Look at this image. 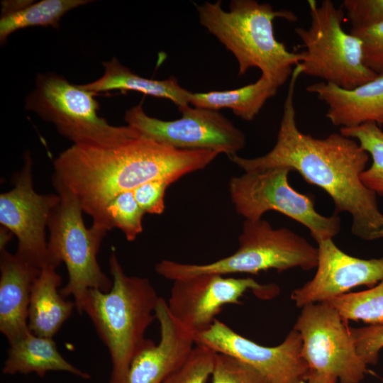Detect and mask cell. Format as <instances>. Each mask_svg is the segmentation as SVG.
Masks as SVG:
<instances>
[{
  "label": "cell",
  "mask_w": 383,
  "mask_h": 383,
  "mask_svg": "<svg viewBox=\"0 0 383 383\" xmlns=\"http://www.w3.org/2000/svg\"><path fill=\"white\" fill-rule=\"evenodd\" d=\"M308 28L294 32L305 50L299 63L302 74L317 77L344 89H353L378 75L364 62L362 42L343 28L345 12L331 0L319 4L309 0Z\"/></svg>",
  "instance_id": "obj_7"
},
{
  "label": "cell",
  "mask_w": 383,
  "mask_h": 383,
  "mask_svg": "<svg viewBox=\"0 0 383 383\" xmlns=\"http://www.w3.org/2000/svg\"><path fill=\"white\" fill-rule=\"evenodd\" d=\"M211 383H271L247 363L226 354L218 353Z\"/></svg>",
  "instance_id": "obj_27"
},
{
  "label": "cell",
  "mask_w": 383,
  "mask_h": 383,
  "mask_svg": "<svg viewBox=\"0 0 383 383\" xmlns=\"http://www.w3.org/2000/svg\"><path fill=\"white\" fill-rule=\"evenodd\" d=\"M280 87L275 80L261 74L256 82L234 89L192 92L189 104L195 107L216 111L228 108L238 117L250 121Z\"/></svg>",
  "instance_id": "obj_22"
},
{
  "label": "cell",
  "mask_w": 383,
  "mask_h": 383,
  "mask_svg": "<svg viewBox=\"0 0 383 383\" xmlns=\"http://www.w3.org/2000/svg\"><path fill=\"white\" fill-rule=\"evenodd\" d=\"M217 353L196 344L184 363L162 383H206L211 377Z\"/></svg>",
  "instance_id": "obj_26"
},
{
  "label": "cell",
  "mask_w": 383,
  "mask_h": 383,
  "mask_svg": "<svg viewBox=\"0 0 383 383\" xmlns=\"http://www.w3.org/2000/svg\"><path fill=\"white\" fill-rule=\"evenodd\" d=\"M296 65L289 79L283 112L274 147L265 155L229 159L245 172L285 167L299 173L311 184L325 191L334 204V214L352 216V233L364 240L383 238V213L377 194L361 180L369 155L353 138L333 133L323 138L301 132L296 124L294 93L301 74Z\"/></svg>",
  "instance_id": "obj_1"
},
{
  "label": "cell",
  "mask_w": 383,
  "mask_h": 383,
  "mask_svg": "<svg viewBox=\"0 0 383 383\" xmlns=\"http://www.w3.org/2000/svg\"><path fill=\"white\" fill-rule=\"evenodd\" d=\"M189 105L178 107L179 118L165 121L148 116L140 103L124 119L140 136L177 149L207 150L231 157L245 148L243 132L221 112Z\"/></svg>",
  "instance_id": "obj_10"
},
{
  "label": "cell",
  "mask_w": 383,
  "mask_h": 383,
  "mask_svg": "<svg viewBox=\"0 0 383 383\" xmlns=\"http://www.w3.org/2000/svg\"><path fill=\"white\" fill-rule=\"evenodd\" d=\"M8 356L2 372L13 375L17 373H35L43 377L51 371L66 372L82 379H90V374L69 362L60 353L52 338L40 337L30 331L9 344Z\"/></svg>",
  "instance_id": "obj_20"
},
{
  "label": "cell",
  "mask_w": 383,
  "mask_h": 383,
  "mask_svg": "<svg viewBox=\"0 0 383 383\" xmlns=\"http://www.w3.org/2000/svg\"><path fill=\"white\" fill-rule=\"evenodd\" d=\"M109 263L113 282L110 291L89 289L81 313L89 317L109 350V383H123L133 359L150 341L145 333L156 319L160 296L148 279L127 275L114 252Z\"/></svg>",
  "instance_id": "obj_4"
},
{
  "label": "cell",
  "mask_w": 383,
  "mask_h": 383,
  "mask_svg": "<svg viewBox=\"0 0 383 383\" xmlns=\"http://www.w3.org/2000/svg\"><path fill=\"white\" fill-rule=\"evenodd\" d=\"M350 32L362 42L366 66L377 74H383V23Z\"/></svg>",
  "instance_id": "obj_30"
},
{
  "label": "cell",
  "mask_w": 383,
  "mask_h": 383,
  "mask_svg": "<svg viewBox=\"0 0 383 383\" xmlns=\"http://www.w3.org/2000/svg\"><path fill=\"white\" fill-rule=\"evenodd\" d=\"M60 196L48 221L47 264L56 267L65 264L68 282L60 290L64 297L72 296L81 313L86 293L94 289L110 291L113 282L102 271L97 255L107 231L87 228L83 211L76 197L61 184L52 182Z\"/></svg>",
  "instance_id": "obj_6"
},
{
  "label": "cell",
  "mask_w": 383,
  "mask_h": 383,
  "mask_svg": "<svg viewBox=\"0 0 383 383\" xmlns=\"http://www.w3.org/2000/svg\"><path fill=\"white\" fill-rule=\"evenodd\" d=\"M291 171L277 167L233 177L228 189L235 211L249 221L260 220L266 212L276 211L306 227L317 243L333 239L340 232V218L318 213L312 197L291 187Z\"/></svg>",
  "instance_id": "obj_9"
},
{
  "label": "cell",
  "mask_w": 383,
  "mask_h": 383,
  "mask_svg": "<svg viewBox=\"0 0 383 383\" xmlns=\"http://www.w3.org/2000/svg\"><path fill=\"white\" fill-rule=\"evenodd\" d=\"M326 302L346 321L383 324V280L367 289L345 293Z\"/></svg>",
  "instance_id": "obj_24"
},
{
  "label": "cell",
  "mask_w": 383,
  "mask_h": 383,
  "mask_svg": "<svg viewBox=\"0 0 383 383\" xmlns=\"http://www.w3.org/2000/svg\"><path fill=\"white\" fill-rule=\"evenodd\" d=\"M317 244L314 276L291 293L296 307L327 301L357 287L370 288L383 280V255L371 259L355 257L341 250L333 239Z\"/></svg>",
  "instance_id": "obj_15"
},
{
  "label": "cell",
  "mask_w": 383,
  "mask_h": 383,
  "mask_svg": "<svg viewBox=\"0 0 383 383\" xmlns=\"http://www.w3.org/2000/svg\"><path fill=\"white\" fill-rule=\"evenodd\" d=\"M195 6L201 25L235 57L239 75L256 67L282 86L301 62V52L289 51L274 32V19L294 22V12L255 0H232L228 11L223 9L221 1Z\"/></svg>",
  "instance_id": "obj_3"
},
{
  "label": "cell",
  "mask_w": 383,
  "mask_h": 383,
  "mask_svg": "<svg viewBox=\"0 0 383 383\" xmlns=\"http://www.w3.org/2000/svg\"><path fill=\"white\" fill-rule=\"evenodd\" d=\"M238 243L234 253L211 263L185 264L163 260L155 265V272L174 281L202 274H257L271 269L309 271L317 267L318 248L290 229L274 228L262 218L245 220Z\"/></svg>",
  "instance_id": "obj_5"
},
{
  "label": "cell",
  "mask_w": 383,
  "mask_h": 383,
  "mask_svg": "<svg viewBox=\"0 0 383 383\" xmlns=\"http://www.w3.org/2000/svg\"><path fill=\"white\" fill-rule=\"evenodd\" d=\"M104 74L98 79L80 86L96 94L111 90L135 91L145 95L172 101L177 107L190 104L192 91L181 87L172 76L165 79H152L136 74L113 57L102 63Z\"/></svg>",
  "instance_id": "obj_21"
},
{
  "label": "cell",
  "mask_w": 383,
  "mask_h": 383,
  "mask_svg": "<svg viewBox=\"0 0 383 383\" xmlns=\"http://www.w3.org/2000/svg\"><path fill=\"white\" fill-rule=\"evenodd\" d=\"M219 153L182 150L137 135L109 147L72 145L54 160L52 181L70 191L93 226L112 229L106 208L119 194L152 180L172 184L204 169Z\"/></svg>",
  "instance_id": "obj_2"
},
{
  "label": "cell",
  "mask_w": 383,
  "mask_h": 383,
  "mask_svg": "<svg viewBox=\"0 0 383 383\" xmlns=\"http://www.w3.org/2000/svg\"><path fill=\"white\" fill-rule=\"evenodd\" d=\"M13 235V233L10 231L1 226L0 251L6 250V246L9 243Z\"/></svg>",
  "instance_id": "obj_33"
},
{
  "label": "cell",
  "mask_w": 383,
  "mask_h": 383,
  "mask_svg": "<svg viewBox=\"0 0 383 383\" xmlns=\"http://www.w3.org/2000/svg\"><path fill=\"white\" fill-rule=\"evenodd\" d=\"M341 6L351 24V30L383 23V0H344Z\"/></svg>",
  "instance_id": "obj_28"
},
{
  "label": "cell",
  "mask_w": 383,
  "mask_h": 383,
  "mask_svg": "<svg viewBox=\"0 0 383 383\" xmlns=\"http://www.w3.org/2000/svg\"><path fill=\"white\" fill-rule=\"evenodd\" d=\"M155 317L160 341L156 345L150 340L135 356L123 383H162L184 363L196 345L194 334L172 315L160 296Z\"/></svg>",
  "instance_id": "obj_16"
},
{
  "label": "cell",
  "mask_w": 383,
  "mask_h": 383,
  "mask_svg": "<svg viewBox=\"0 0 383 383\" xmlns=\"http://www.w3.org/2000/svg\"><path fill=\"white\" fill-rule=\"evenodd\" d=\"M357 352L367 365L378 362L383 349V324L350 327Z\"/></svg>",
  "instance_id": "obj_29"
},
{
  "label": "cell",
  "mask_w": 383,
  "mask_h": 383,
  "mask_svg": "<svg viewBox=\"0 0 383 383\" xmlns=\"http://www.w3.org/2000/svg\"><path fill=\"white\" fill-rule=\"evenodd\" d=\"M347 322L324 301L302 307L293 328L301 336L311 372L331 375L338 383H360L368 365L357 352Z\"/></svg>",
  "instance_id": "obj_11"
},
{
  "label": "cell",
  "mask_w": 383,
  "mask_h": 383,
  "mask_svg": "<svg viewBox=\"0 0 383 383\" xmlns=\"http://www.w3.org/2000/svg\"><path fill=\"white\" fill-rule=\"evenodd\" d=\"M89 0L4 1L0 18V42L19 29L33 26L57 28L69 11L91 2Z\"/></svg>",
  "instance_id": "obj_23"
},
{
  "label": "cell",
  "mask_w": 383,
  "mask_h": 383,
  "mask_svg": "<svg viewBox=\"0 0 383 383\" xmlns=\"http://www.w3.org/2000/svg\"><path fill=\"white\" fill-rule=\"evenodd\" d=\"M0 252V331L11 344L30 331V292L41 268L16 252Z\"/></svg>",
  "instance_id": "obj_17"
},
{
  "label": "cell",
  "mask_w": 383,
  "mask_h": 383,
  "mask_svg": "<svg viewBox=\"0 0 383 383\" xmlns=\"http://www.w3.org/2000/svg\"><path fill=\"white\" fill-rule=\"evenodd\" d=\"M171 184V182L165 180H152L133 191L136 201L145 214L163 213L165 209V192Z\"/></svg>",
  "instance_id": "obj_31"
},
{
  "label": "cell",
  "mask_w": 383,
  "mask_h": 383,
  "mask_svg": "<svg viewBox=\"0 0 383 383\" xmlns=\"http://www.w3.org/2000/svg\"><path fill=\"white\" fill-rule=\"evenodd\" d=\"M306 89L326 104V116L334 126L353 128L368 122L383 124V74L353 89L320 82Z\"/></svg>",
  "instance_id": "obj_18"
},
{
  "label": "cell",
  "mask_w": 383,
  "mask_h": 383,
  "mask_svg": "<svg viewBox=\"0 0 383 383\" xmlns=\"http://www.w3.org/2000/svg\"><path fill=\"white\" fill-rule=\"evenodd\" d=\"M307 383H338L331 375L311 372Z\"/></svg>",
  "instance_id": "obj_32"
},
{
  "label": "cell",
  "mask_w": 383,
  "mask_h": 383,
  "mask_svg": "<svg viewBox=\"0 0 383 383\" xmlns=\"http://www.w3.org/2000/svg\"><path fill=\"white\" fill-rule=\"evenodd\" d=\"M196 344L233 356L250 365L271 383H307L311 371L302 354L299 333L292 329L284 340L272 347L258 344L215 319L194 335Z\"/></svg>",
  "instance_id": "obj_14"
},
{
  "label": "cell",
  "mask_w": 383,
  "mask_h": 383,
  "mask_svg": "<svg viewBox=\"0 0 383 383\" xmlns=\"http://www.w3.org/2000/svg\"><path fill=\"white\" fill-rule=\"evenodd\" d=\"M106 212L112 228H117L128 241H133L143 231L145 213L136 201L133 191L124 192L108 204Z\"/></svg>",
  "instance_id": "obj_25"
},
{
  "label": "cell",
  "mask_w": 383,
  "mask_h": 383,
  "mask_svg": "<svg viewBox=\"0 0 383 383\" xmlns=\"http://www.w3.org/2000/svg\"><path fill=\"white\" fill-rule=\"evenodd\" d=\"M96 95L55 73H40L25 107L53 123L60 135L76 145L113 146L138 135L128 125L112 126L101 118Z\"/></svg>",
  "instance_id": "obj_8"
},
{
  "label": "cell",
  "mask_w": 383,
  "mask_h": 383,
  "mask_svg": "<svg viewBox=\"0 0 383 383\" xmlns=\"http://www.w3.org/2000/svg\"><path fill=\"white\" fill-rule=\"evenodd\" d=\"M13 187L0 194V223L18 240L16 253L35 266L47 264L45 231L60 201L56 194H38L33 187V161L24 155L22 169L13 174Z\"/></svg>",
  "instance_id": "obj_13"
},
{
  "label": "cell",
  "mask_w": 383,
  "mask_h": 383,
  "mask_svg": "<svg viewBox=\"0 0 383 383\" xmlns=\"http://www.w3.org/2000/svg\"><path fill=\"white\" fill-rule=\"evenodd\" d=\"M173 282L167 301L168 309L194 335L207 329L225 305L240 304L248 290L262 299L274 297L279 290L276 284H261L252 278L217 274H198Z\"/></svg>",
  "instance_id": "obj_12"
},
{
  "label": "cell",
  "mask_w": 383,
  "mask_h": 383,
  "mask_svg": "<svg viewBox=\"0 0 383 383\" xmlns=\"http://www.w3.org/2000/svg\"><path fill=\"white\" fill-rule=\"evenodd\" d=\"M51 265H44L33 284L28 309L29 330L36 335L52 338L70 317L75 303L58 291L62 277Z\"/></svg>",
  "instance_id": "obj_19"
}]
</instances>
